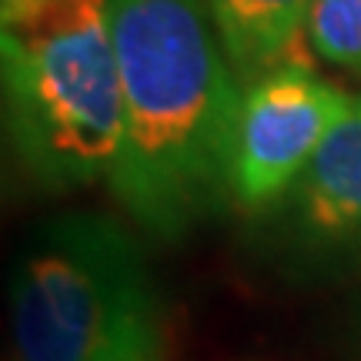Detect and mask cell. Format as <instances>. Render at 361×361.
Returning <instances> with one entry per match:
<instances>
[{"instance_id": "3957f363", "label": "cell", "mask_w": 361, "mask_h": 361, "mask_svg": "<svg viewBox=\"0 0 361 361\" xmlns=\"http://www.w3.org/2000/svg\"><path fill=\"white\" fill-rule=\"evenodd\" d=\"M20 361H164V298L141 241L97 211L40 221L11 274Z\"/></svg>"}, {"instance_id": "52a82bcc", "label": "cell", "mask_w": 361, "mask_h": 361, "mask_svg": "<svg viewBox=\"0 0 361 361\" xmlns=\"http://www.w3.org/2000/svg\"><path fill=\"white\" fill-rule=\"evenodd\" d=\"M305 34L322 61L361 74V0H311Z\"/></svg>"}, {"instance_id": "7a4b0ae2", "label": "cell", "mask_w": 361, "mask_h": 361, "mask_svg": "<svg viewBox=\"0 0 361 361\" xmlns=\"http://www.w3.org/2000/svg\"><path fill=\"white\" fill-rule=\"evenodd\" d=\"M7 141L47 191L111 180L124 144V94L107 0L4 4Z\"/></svg>"}, {"instance_id": "6da1fadb", "label": "cell", "mask_w": 361, "mask_h": 361, "mask_svg": "<svg viewBox=\"0 0 361 361\" xmlns=\"http://www.w3.org/2000/svg\"><path fill=\"white\" fill-rule=\"evenodd\" d=\"M124 144L107 188L144 234L180 241L234 201L245 84L207 0H107Z\"/></svg>"}, {"instance_id": "277c9868", "label": "cell", "mask_w": 361, "mask_h": 361, "mask_svg": "<svg viewBox=\"0 0 361 361\" xmlns=\"http://www.w3.org/2000/svg\"><path fill=\"white\" fill-rule=\"evenodd\" d=\"M348 104L351 97L305 64L247 80L234 134V204L264 211L288 197Z\"/></svg>"}, {"instance_id": "ba28073f", "label": "cell", "mask_w": 361, "mask_h": 361, "mask_svg": "<svg viewBox=\"0 0 361 361\" xmlns=\"http://www.w3.org/2000/svg\"><path fill=\"white\" fill-rule=\"evenodd\" d=\"M4 4H20V0H4Z\"/></svg>"}, {"instance_id": "8992f818", "label": "cell", "mask_w": 361, "mask_h": 361, "mask_svg": "<svg viewBox=\"0 0 361 361\" xmlns=\"http://www.w3.org/2000/svg\"><path fill=\"white\" fill-rule=\"evenodd\" d=\"M241 84L301 61L311 0H207Z\"/></svg>"}, {"instance_id": "5b68a950", "label": "cell", "mask_w": 361, "mask_h": 361, "mask_svg": "<svg viewBox=\"0 0 361 361\" xmlns=\"http://www.w3.org/2000/svg\"><path fill=\"white\" fill-rule=\"evenodd\" d=\"M288 197L308 251H361V97H351Z\"/></svg>"}]
</instances>
